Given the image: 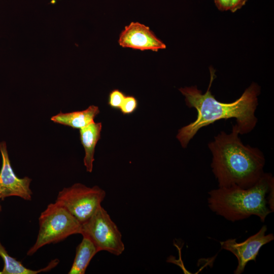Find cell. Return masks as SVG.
Here are the masks:
<instances>
[{
	"mask_svg": "<svg viewBox=\"0 0 274 274\" xmlns=\"http://www.w3.org/2000/svg\"><path fill=\"white\" fill-rule=\"evenodd\" d=\"M99 113L98 107L91 105L83 111L66 113L60 112L52 116L51 120L55 123L80 129L94 122V118Z\"/></svg>",
	"mask_w": 274,
	"mask_h": 274,
	"instance_id": "cell-11",
	"label": "cell"
},
{
	"mask_svg": "<svg viewBox=\"0 0 274 274\" xmlns=\"http://www.w3.org/2000/svg\"><path fill=\"white\" fill-rule=\"evenodd\" d=\"M118 43L123 48L141 51H158L166 48L150 28L138 22H131L121 32Z\"/></svg>",
	"mask_w": 274,
	"mask_h": 274,
	"instance_id": "cell-9",
	"label": "cell"
},
{
	"mask_svg": "<svg viewBox=\"0 0 274 274\" xmlns=\"http://www.w3.org/2000/svg\"><path fill=\"white\" fill-rule=\"evenodd\" d=\"M0 152L2 165L0 170V199L10 196H18L30 200L32 192L30 188L31 179L25 177L19 178L15 175L9 157L6 143L0 142Z\"/></svg>",
	"mask_w": 274,
	"mask_h": 274,
	"instance_id": "cell-8",
	"label": "cell"
},
{
	"mask_svg": "<svg viewBox=\"0 0 274 274\" xmlns=\"http://www.w3.org/2000/svg\"><path fill=\"white\" fill-rule=\"evenodd\" d=\"M248 0H230V9L232 12H235L244 6Z\"/></svg>",
	"mask_w": 274,
	"mask_h": 274,
	"instance_id": "cell-17",
	"label": "cell"
},
{
	"mask_svg": "<svg viewBox=\"0 0 274 274\" xmlns=\"http://www.w3.org/2000/svg\"><path fill=\"white\" fill-rule=\"evenodd\" d=\"M267 230L266 225H264L257 233L240 243L234 238L220 242L222 249L231 252L237 258V265L234 274L242 273L249 262L256 261L261 248L274 239L272 233L266 234Z\"/></svg>",
	"mask_w": 274,
	"mask_h": 274,
	"instance_id": "cell-7",
	"label": "cell"
},
{
	"mask_svg": "<svg viewBox=\"0 0 274 274\" xmlns=\"http://www.w3.org/2000/svg\"><path fill=\"white\" fill-rule=\"evenodd\" d=\"M210 70V81L204 93L196 86L179 89L185 96L186 105L190 108L195 109L197 112L194 121L178 130L176 138L184 148L187 147L199 130L217 121L235 118L240 135L250 132L258 121L255 111L258 105V96L260 93L259 86L253 83L235 100L228 103L220 102L215 98L210 90L215 74L212 67Z\"/></svg>",
	"mask_w": 274,
	"mask_h": 274,
	"instance_id": "cell-1",
	"label": "cell"
},
{
	"mask_svg": "<svg viewBox=\"0 0 274 274\" xmlns=\"http://www.w3.org/2000/svg\"><path fill=\"white\" fill-rule=\"evenodd\" d=\"M0 256L4 261V267L0 274H37L46 272L55 267L59 263L57 259L52 260L47 266L39 270H32L25 267L22 263L11 256L0 241Z\"/></svg>",
	"mask_w": 274,
	"mask_h": 274,
	"instance_id": "cell-13",
	"label": "cell"
},
{
	"mask_svg": "<svg viewBox=\"0 0 274 274\" xmlns=\"http://www.w3.org/2000/svg\"><path fill=\"white\" fill-rule=\"evenodd\" d=\"M106 193L98 186L77 183L60 191L55 202L66 209L81 223L86 221L101 205Z\"/></svg>",
	"mask_w": 274,
	"mask_h": 274,
	"instance_id": "cell-6",
	"label": "cell"
},
{
	"mask_svg": "<svg viewBox=\"0 0 274 274\" xmlns=\"http://www.w3.org/2000/svg\"><path fill=\"white\" fill-rule=\"evenodd\" d=\"M102 125L101 122L94 121L79 129L80 139L85 150L84 164L88 172L93 169L95 148L100 139Z\"/></svg>",
	"mask_w": 274,
	"mask_h": 274,
	"instance_id": "cell-10",
	"label": "cell"
},
{
	"mask_svg": "<svg viewBox=\"0 0 274 274\" xmlns=\"http://www.w3.org/2000/svg\"><path fill=\"white\" fill-rule=\"evenodd\" d=\"M1 210H2V206H1V204H0V211H1Z\"/></svg>",
	"mask_w": 274,
	"mask_h": 274,
	"instance_id": "cell-18",
	"label": "cell"
},
{
	"mask_svg": "<svg viewBox=\"0 0 274 274\" xmlns=\"http://www.w3.org/2000/svg\"><path fill=\"white\" fill-rule=\"evenodd\" d=\"M125 96V95L121 91L114 89L109 94L108 104L112 109H119Z\"/></svg>",
	"mask_w": 274,
	"mask_h": 274,
	"instance_id": "cell-15",
	"label": "cell"
},
{
	"mask_svg": "<svg viewBox=\"0 0 274 274\" xmlns=\"http://www.w3.org/2000/svg\"><path fill=\"white\" fill-rule=\"evenodd\" d=\"M239 135L235 124L230 133L221 131L208 144L212 154L211 167L218 187L248 188L264 173L263 153L257 148L244 145Z\"/></svg>",
	"mask_w": 274,
	"mask_h": 274,
	"instance_id": "cell-2",
	"label": "cell"
},
{
	"mask_svg": "<svg viewBox=\"0 0 274 274\" xmlns=\"http://www.w3.org/2000/svg\"><path fill=\"white\" fill-rule=\"evenodd\" d=\"M217 8L221 11L230 9V0H214Z\"/></svg>",
	"mask_w": 274,
	"mask_h": 274,
	"instance_id": "cell-16",
	"label": "cell"
},
{
	"mask_svg": "<svg viewBox=\"0 0 274 274\" xmlns=\"http://www.w3.org/2000/svg\"><path fill=\"white\" fill-rule=\"evenodd\" d=\"M83 239L76 250L75 257L68 274H84L92 258L98 252L93 243L86 236Z\"/></svg>",
	"mask_w": 274,
	"mask_h": 274,
	"instance_id": "cell-12",
	"label": "cell"
},
{
	"mask_svg": "<svg viewBox=\"0 0 274 274\" xmlns=\"http://www.w3.org/2000/svg\"><path fill=\"white\" fill-rule=\"evenodd\" d=\"M39 224L36 241L27 251L28 256L32 255L46 245L56 244L71 235L81 232L82 223L56 202L49 204L41 213Z\"/></svg>",
	"mask_w": 274,
	"mask_h": 274,
	"instance_id": "cell-4",
	"label": "cell"
},
{
	"mask_svg": "<svg viewBox=\"0 0 274 274\" xmlns=\"http://www.w3.org/2000/svg\"><path fill=\"white\" fill-rule=\"evenodd\" d=\"M138 107V101L134 96L125 95L119 110L123 115H130L136 111Z\"/></svg>",
	"mask_w": 274,
	"mask_h": 274,
	"instance_id": "cell-14",
	"label": "cell"
},
{
	"mask_svg": "<svg viewBox=\"0 0 274 274\" xmlns=\"http://www.w3.org/2000/svg\"><path fill=\"white\" fill-rule=\"evenodd\" d=\"M273 188L272 174L264 173L255 184L248 188L233 186L210 190L208 207L213 212L229 221H240L254 215L264 222L272 212L267 197Z\"/></svg>",
	"mask_w": 274,
	"mask_h": 274,
	"instance_id": "cell-3",
	"label": "cell"
},
{
	"mask_svg": "<svg viewBox=\"0 0 274 274\" xmlns=\"http://www.w3.org/2000/svg\"><path fill=\"white\" fill-rule=\"evenodd\" d=\"M81 234L88 237L98 252L105 251L119 256L124 251L121 232L101 205L82 224Z\"/></svg>",
	"mask_w": 274,
	"mask_h": 274,
	"instance_id": "cell-5",
	"label": "cell"
}]
</instances>
